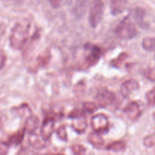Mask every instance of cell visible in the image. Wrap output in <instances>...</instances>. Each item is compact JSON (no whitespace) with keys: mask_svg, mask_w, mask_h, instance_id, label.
<instances>
[{"mask_svg":"<svg viewBox=\"0 0 155 155\" xmlns=\"http://www.w3.org/2000/svg\"><path fill=\"white\" fill-rule=\"evenodd\" d=\"M30 33L29 22H18L11 30L9 36L10 46L13 49L20 50L27 43Z\"/></svg>","mask_w":155,"mask_h":155,"instance_id":"obj_1","label":"cell"},{"mask_svg":"<svg viewBox=\"0 0 155 155\" xmlns=\"http://www.w3.org/2000/svg\"><path fill=\"white\" fill-rule=\"evenodd\" d=\"M117 36L124 40H131L137 35V29L128 16L124 18L115 29Z\"/></svg>","mask_w":155,"mask_h":155,"instance_id":"obj_2","label":"cell"},{"mask_svg":"<svg viewBox=\"0 0 155 155\" xmlns=\"http://www.w3.org/2000/svg\"><path fill=\"white\" fill-rule=\"evenodd\" d=\"M104 12V5L102 0H93L90 5L89 21L92 28H96L101 22Z\"/></svg>","mask_w":155,"mask_h":155,"instance_id":"obj_3","label":"cell"},{"mask_svg":"<svg viewBox=\"0 0 155 155\" xmlns=\"http://www.w3.org/2000/svg\"><path fill=\"white\" fill-rule=\"evenodd\" d=\"M90 124L92 130L100 134L107 133L110 126L108 117L102 113L96 114L92 116L91 118Z\"/></svg>","mask_w":155,"mask_h":155,"instance_id":"obj_4","label":"cell"},{"mask_svg":"<svg viewBox=\"0 0 155 155\" xmlns=\"http://www.w3.org/2000/svg\"><path fill=\"white\" fill-rule=\"evenodd\" d=\"M85 48L87 51H89V54L86 55L85 59V68L88 69L92 67L95 66L101 57V48L95 45H92L90 43H88L85 45Z\"/></svg>","mask_w":155,"mask_h":155,"instance_id":"obj_5","label":"cell"},{"mask_svg":"<svg viewBox=\"0 0 155 155\" xmlns=\"http://www.w3.org/2000/svg\"><path fill=\"white\" fill-rule=\"evenodd\" d=\"M116 95L107 89H101L98 91L96 95L98 107L101 108H107L116 101Z\"/></svg>","mask_w":155,"mask_h":155,"instance_id":"obj_6","label":"cell"},{"mask_svg":"<svg viewBox=\"0 0 155 155\" xmlns=\"http://www.w3.org/2000/svg\"><path fill=\"white\" fill-rule=\"evenodd\" d=\"M124 113L129 120L136 121L142 114V108L138 101H133L128 103L124 109Z\"/></svg>","mask_w":155,"mask_h":155,"instance_id":"obj_7","label":"cell"},{"mask_svg":"<svg viewBox=\"0 0 155 155\" xmlns=\"http://www.w3.org/2000/svg\"><path fill=\"white\" fill-rule=\"evenodd\" d=\"M55 121L53 117H46L44 119L40 129V135L45 140L48 141L54 132Z\"/></svg>","mask_w":155,"mask_h":155,"instance_id":"obj_8","label":"cell"},{"mask_svg":"<svg viewBox=\"0 0 155 155\" xmlns=\"http://www.w3.org/2000/svg\"><path fill=\"white\" fill-rule=\"evenodd\" d=\"M139 87H140V86H139V83L137 80H134V79H130V80L124 82L121 84L120 91V94L124 98H127L133 92L138 90Z\"/></svg>","mask_w":155,"mask_h":155,"instance_id":"obj_9","label":"cell"},{"mask_svg":"<svg viewBox=\"0 0 155 155\" xmlns=\"http://www.w3.org/2000/svg\"><path fill=\"white\" fill-rule=\"evenodd\" d=\"M71 119H72V121H71V127L76 133L79 134H83L86 132L88 127V123L84 114L74 117Z\"/></svg>","mask_w":155,"mask_h":155,"instance_id":"obj_10","label":"cell"},{"mask_svg":"<svg viewBox=\"0 0 155 155\" xmlns=\"http://www.w3.org/2000/svg\"><path fill=\"white\" fill-rule=\"evenodd\" d=\"M47 141L42 138L40 134H38L36 132L30 133L28 137V143L32 148L36 150H40L45 148L47 145Z\"/></svg>","mask_w":155,"mask_h":155,"instance_id":"obj_11","label":"cell"},{"mask_svg":"<svg viewBox=\"0 0 155 155\" xmlns=\"http://www.w3.org/2000/svg\"><path fill=\"white\" fill-rule=\"evenodd\" d=\"M39 126V119L37 115L30 114L26 119L25 124H24V130L26 133L29 134L36 132Z\"/></svg>","mask_w":155,"mask_h":155,"instance_id":"obj_12","label":"cell"},{"mask_svg":"<svg viewBox=\"0 0 155 155\" xmlns=\"http://www.w3.org/2000/svg\"><path fill=\"white\" fill-rule=\"evenodd\" d=\"M127 5V0H110V13L114 16L120 15L124 12Z\"/></svg>","mask_w":155,"mask_h":155,"instance_id":"obj_13","label":"cell"},{"mask_svg":"<svg viewBox=\"0 0 155 155\" xmlns=\"http://www.w3.org/2000/svg\"><path fill=\"white\" fill-rule=\"evenodd\" d=\"M88 142L94 147V148H97V149H100L102 148L104 145V140L102 137H101L100 133H96V132H92V133H89L88 136Z\"/></svg>","mask_w":155,"mask_h":155,"instance_id":"obj_14","label":"cell"},{"mask_svg":"<svg viewBox=\"0 0 155 155\" xmlns=\"http://www.w3.org/2000/svg\"><path fill=\"white\" fill-rule=\"evenodd\" d=\"M26 131L25 130L22 129V130H18V132H16L15 133H14L13 135L9 137L8 141L7 143L8 144L9 146L10 145H15V146H17V145H19L22 143L23 140H24V136H25Z\"/></svg>","mask_w":155,"mask_h":155,"instance_id":"obj_15","label":"cell"},{"mask_svg":"<svg viewBox=\"0 0 155 155\" xmlns=\"http://www.w3.org/2000/svg\"><path fill=\"white\" fill-rule=\"evenodd\" d=\"M146 15L145 10L142 8L138 7L134 11V18L137 24L142 27H146L147 24L145 22V18Z\"/></svg>","mask_w":155,"mask_h":155,"instance_id":"obj_16","label":"cell"},{"mask_svg":"<svg viewBox=\"0 0 155 155\" xmlns=\"http://www.w3.org/2000/svg\"><path fill=\"white\" fill-rule=\"evenodd\" d=\"M127 148V144L124 141L111 142L106 147V150L113 152H124Z\"/></svg>","mask_w":155,"mask_h":155,"instance_id":"obj_17","label":"cell"},{"mask_svg":"<svg viewBox=\"0 0 155 155\" xmlns=\"http://www.w3.org/2000/svg\"><path fill=\"white\" fill-rule=\"evenodd\" d=\"M50 60H51V53L48 50H45L39 54L36 59V64L39 68H44L48 65Z\"/></svg>","mask_w":155,"mask_h":155,"instance_id":"obj_18","label":"cell"},{"mask_svg":"<svg viewBox=\"0 0 155 155\" xmlns=\"http://www.w3.org/2000/svg\"><path fill=\"white\" fill-rule=\"evenodd\" d=\"M87 7V0H76L75 7H74V13L78 18H81L84 15Z\"/></svg>","mask_w":155,"mask_h":155,"instance_id":"obj_19","label":"cell"},{"mask_svg":"<svg viewBox=\"0 0 155 155\" xmlns=\"http://www.w3.org/2000/svg\"><path fill=\"white\" fill-rule=\"evenodd\" d=\"M142 48L147 51H155V37H146L142 42Z\"/></svg>","mask_w":155,"mask_h":155,"instance_id":"obj_20","label":"cell"},{"mask_svg":"<svg viewBox=\"0 0 155 155\" xmlns=\"http://www.w3.org/2000/svg\"><path fill=\"white\" fill-rule=\"evenodd\" d=\"M129 54H127V52H125V51H124V52L121 53L120 54H119L116 58L113 59V60L110 62V65L115 68H120L121 65H122V64L127 60Z\"/></svg>","mask_w":155,"mask_h":155,"instance_id":"obj_21","label":"cell"},{"mask_svg":"<svg viewBox=\"0 0 155 155\" xmlns=\"http://www.w3.org/2000/svg\"><path fill=\"white\" fill-rule=\"evenodd\" d=\"M98 107L97 105V104H95V102H92V101H85L83 104V111L85 114H93L98 110Z\"/></svg>","mask_w":155,"mask_h":155,"instance_id":"obj_22","label":"cell"},{"mask_svg":"<svg viewBox=\"0 0 155 155\" xmlns=\"http://www.w3.org/2000/svg\"><path fill=\"white\" fill-rule=\"evenodd\" d=\"M56 134H57L58 137L62 141H68V132H67L66 126L65 125H61V127H59L56 130Z\"/></svg>","mask_w":155,"mask_h":155,"instance_id":"obj_23","label":"cell"},{"mask_svg":"<svg viewBox=\"0 0 155 155\" xmlns=\"http://www.w3.org/2000/svg\"><path fill=\"white\" fill-rule=\"evenodd\" d=\"M146 98L148 105L151 106V107L155 106V87L152 88L151 90L147 92Z\"/></svg>","mask_w":155,"mask_h":155,"instance_id":"obj_24","label":"cell"},{"mask_svg":"<svg viewBox=\"0 0 155 155\" xmlns=\"http://www.w3.org/2000/svg\"><path fill=\"white\" fill-rule=\"evenodd\" d=\"M143 144L147 148H151L155 145V135H149L145 136L143 140Z\"/></svg>","mask_w":155,"mask_h":155,"instance_id":"obj_25","label":"cell"},{"mask_svg":"<svg viewBox=\"0 0 155 155\" xmlns=\"http://www.w3.org/2000/svg\"><path fill=\"white\" fill-rule=\"evenodd\" d=\"M71 150H72L73 153L74 154H83L84 153H86V148H85V146H83V145H80V144H76L74 145L71 147Z\"/></svg>","mask_w":155,"mask_h":155,"instance_id":"obj_26","label":"cell"},{"mask_svg":"<svg viewBox=\"0 0 155 155\" xmlns=\"http://www.w3.org/2000/svg\"><path fill=\"white\" fill-rule=\"evenodd\" d=\"M144 77L149 81L155 82V68H148L144 72Z\"/></svg>","mask_w":155,"mask_h":155,"instance_id":"obj_27","label":"cell"},{"mask_svg":"<svg viewBox=\"0 0 155 155\" xmlns=\"http://www.w3.org/2000/svg\"><path fill=\"white\" fill-rule=\"evenodd\" d=\"M9 145L7 142H0V155H5L8 152Z\"/></svg>","mask_w":155,"mask_h":155,"instance_id":"obj_28","label":"cell"},{"mask_svg":"<svg viewBox=\"0 0 155 155\" xmlns=\"http://www.w3.org/2000/svg\"><path fill=\"white\" fill-rule=\"evenodd\" d=\"M6 62V55L4 51L0 49V71L5 67Z\"/></svg>","mask_w":155,"mask_h":155,"instance_id":"obj_29","label":"cell"},{"mask_svg":"<svg viewBox=\"0 0 155 155\" xmlns=\"http://www.w3.org/2000/svg\"><path fill=\"white\" fill-rule=\"evenodd\" d=\"M61 2L62 0H49L50 5L54 8H58L60 7L61 5Z\"/></svg>","mask_w":155,"mask_h":155,"instance_id":"obj_30","label":"cell"},{"mask_svg":"<svg viewBox=\"0 0 155 155\" xmlns=\"http://www.w3.org/2000/svg\"><path fill=\"white\" fill-rule=\"evenodd\" d=\"M2 124V114L0 113V129H1Z\"/></svg>","mask_w":155,"mask_h":155,"instance_id":"obj_31","label":"cell"},{"mask_svg":"<svg viewBox=\"0 0 155 155\" xmlns=\"http://www.w3.org/2000/svg\"><path fill=\"white\" fill-rule=\"evenodd\" d=\"M64 2L66 4H71L72 2V0H64Z\"/></svg>","mask_w":155,"mask_h":155,"instance_id":"obj_32","label":"cell"},{"mask_svg":"<svg viewBox=\"0 0 155 155\" xmlns=\"http://www.w3.org/2000/svg\"><path fill=\"white\" fill-rule=\"evenodd\" d=\"M152 117H153V119H154V124H155V112H154Z\"/></svg>","mask_w":155,"mask_h":155,"instance_id":"obj_33","label":"cell"},{"mask_svg":"<svg viewBox=\"0 0 155 155\" xmlns=\"http://www.w3.org/2000/svg\"><path fill=\"white\" fill-rule=\"evenodd\" d=\"M154 60H155V55H154Z\"/></svg>","mask_w":155,"mask_h":155,"instance_id":"obj_34","label":"cell"}]
</instances>
